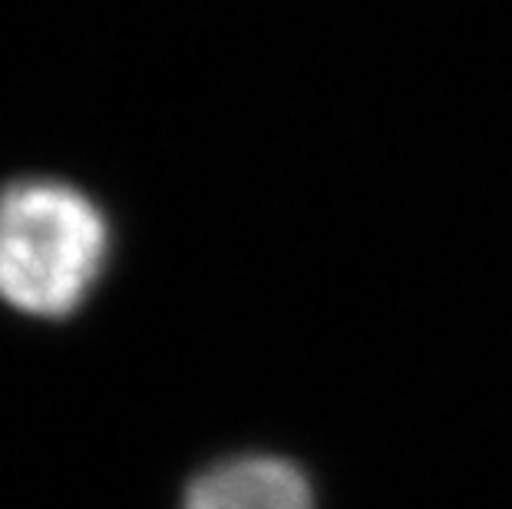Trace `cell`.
<instances>
[{
  "label": "cell",
  "mask_w": 512,
  "mask_h": 509,
  "mask_svg": "<svg viewBox=\"0 0 512 509\" xmlns=\"http://www.w3.org/2000/svg\"><path fill=\"white\" fill-rule=\"evenodd\" d=\"M182 509H314V496L288 460L252 453L202 470L185 486Z\"/></svg>",
  "instance_id": "cell-2"
},
{
  "label": "cell",
  "mask_w": 512,
  "mask_h": 509,
  "mask_svg": "<svg viewBox=\"0 0 512 509\" xmlns=\"http://www.w3.org/2000/svg\"><path fill=\"white\" fill-rule=\"evenodd\" d=\"M110 258L100 202L53 176L0 186V301L40 321L83 308Z\"/></svg>",
  "instance_id": "cell-1"
}]
</instances>
